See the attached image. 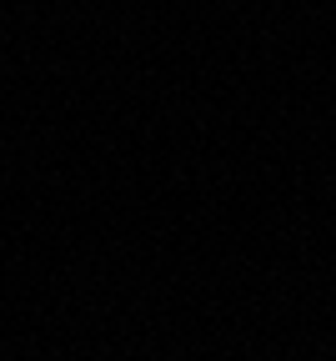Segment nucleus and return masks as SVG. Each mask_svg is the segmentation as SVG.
<instances>
[]
</instances>
